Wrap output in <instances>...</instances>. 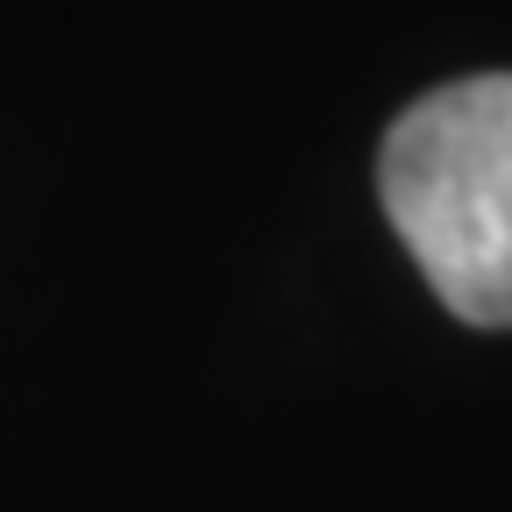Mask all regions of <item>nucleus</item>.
Masks as SVG:
<instances>
[{
	"mask_svg": "<svg viewBox=\"0 0 512 512\" xmlns=\"http://www.w3.org/2000/svg\"><path fill=\"white\" fill-rule=\"evenodd\" d=\"M377 200L448 313L512 328V72L420 93L377 150Z\"/></svg>",
	"mask_w": 512,
	"mask_h": 512,
	"instance_id": "obj_1",
	"label": "nucleus"
}]
</instances>
